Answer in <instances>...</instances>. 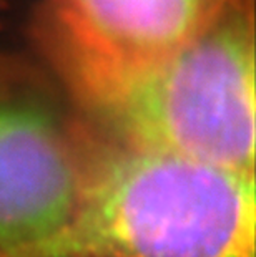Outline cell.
<instances>
[{
    "mask_svg": "<svg viewBox=\"0 0 256 257\" xmlns=\"http://www.w3.org/2000/svg\"><path fill=\"white\" fill-rule=\"evenodd\" d=\"M87 176V130L34 95L0 93V257H34L72 219Z\"/></svg>",
    "mask_w": 256,
    "mask_h": 257,
    "instance_id": "3957f363",
    "label": "cell"
},
{
    "mask_svg": "<svg viewBox=\"0 0 256 257\" xmlns=\"http://www.w3.org/2000/svg\"><path fill=\"white\" fill-rule=\"evenodd\" d=\"M50 68L81 121L107 138L254 173V0L155 60Z\"/></svg>",
    "mask_w": 256,
    "mask_h": 257,
    "instance_id": "6da1fadb",
    "label": "cell"
},
{
    "mask_svg": "<svg viewBox=\"0 0 256 257\" xmlns=\"http://www.w3.org/2000/svg\"><path fill=\"white\" fill-rule=\"evenodd\" d=\"M45 90L42 73L19 57L0 52V93L5 95H30Z\"/></svg>",
    "mask_w": 256,
    "mask_h": 257,
    "instance_id": "5b68a950",
    "label": "cell"
},
{
    "mask_svg": "<svg viewBox=\"0 0 256 257\" xmlns=\"http://www.w3.org/2000/svg\"><path fill=\"white\" fill-rule=\"evenodd\" d=\"M238 0H42L34 38L48 67L130 65L168 55Z\"/></svg>",
    "mask_w": 256,
    "mask_h": 257,
    "instance_id": "277c9868",
    "label": "cell"
},
{
    "mask_svg": "<svg viewBox=\"0 0 256 257\" xmlns=\"http://www.w3.org/2000/svg\"><path fill=\"white\" fill-rule=\"evenodd\" d=\"M72 219L34 257H254V173L100 135Z\"/></svg>",
    "mask_w": 256,
    "mask_h": 257,
    "instance_id": "7a4b0ae2",
    "label": "cell"
}]
</instances>
